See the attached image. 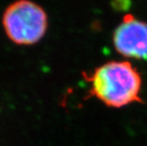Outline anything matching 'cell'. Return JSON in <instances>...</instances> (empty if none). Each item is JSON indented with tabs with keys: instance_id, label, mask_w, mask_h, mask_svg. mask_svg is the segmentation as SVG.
I'll return each instance as SVG.
<instances>
[{
	"instance_id": "6da1fadb",
	"label": "cell",
	"mask_w": 147,
	"mask_h": 146,
	"mask_svg": "<svg viewBox=\"0 0 147 146\" xmlns=\"http://www.w3.org/2000/svg\"><path fill=\"white\" fill-rule=\"evenodd\" d=\"M90 94L106 106L119 108L142 102V77L129 62L112 61L85 75Z\"/></svg>"
},
{
	"instance_id": "7a4b0ae2",
	"label": "cell",
	"mask_w": 147,
	"mask_h": 146,
	"mask_svg": "<svg viewBox=\"0 0 147 146\" xmlns=\"http://www.w3.org/2000/svg\"><path fill=\"white\" fill-rule=\"evenodd\" d=\"M44 9L31 0H17L9 5L2 17L7 37L18 45H33L42 39L48 29Z\"/></svg>"
},
{
	"instance_id": "3957f363",
	"label": "cell",
	"mask_w": 147,
	"mask_h": 146,
	"mask_svg": "<svg viewBox=\"0 0 147 146\" xmlns=\"http://www.w3.org/2000/svg\"><path fill=\"white\" fill-rule=\"evenodd\" d=\"M113 42L124 57L147 59V23L131 15L125 16L114 33Z\"/></svg>"
}]
</instances>
